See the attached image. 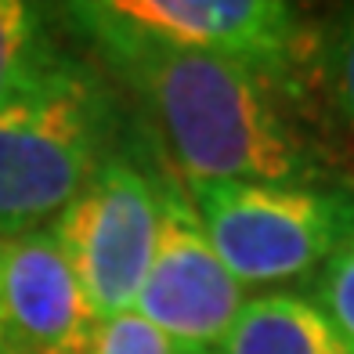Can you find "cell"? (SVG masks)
<instances>
[{
    "mask_svg": "<svg viewBox=\"0 0 354 354\" xmlns=\"http://www.w3.org/2000/svg\"><path fill=\"white\" fill-rule=\"evenodd\" d=\"M0 311L19 354H73L98 315L55 228L0 235Z\"/></svg>",
    "mask_w": 354,
    "mask_h": 354,
    "instance_id": "cell-7",
    "label": "cell"
},
{
    "mask_svg": "<svg viewBox=\"0 0 354 354\" xmlns=\"http://www.w3.org/2000/svg\"><path fill=\"white\" fill-rule=\"evenodd\" d=\"M246 300L206 239L188 188L167 170L159 239L134 311L167 336L174 354H217Z\"/></svg>",
    "mask_w": 354,
    "mask_h": 354,
    "instance_id": "cell-6",
    "label": "cell"
},
{
    "mask_svg": "<svg viewBox=\"0 0 354 354\" xmlns=\"http://www.w3.org/2000/svg\"><path fill=\"white\" fill-rule=\"evenodd\" d=\"M69 22L105 69L141 102L174 174L210 181H329L289 102L253 73L217 55L159 40L109 4H69Z\"/></svg>",
    "mask_w": 354,
    "mask_h": 354,
    "instance_id": "cell-1",
    "label": "cell"
},
{
    "mask_svg": "<svg viewBox=\"0 0 354 354\" xmlns=\"http://www.w3.org/2000/svg\"><path fill=\"white\" fill-rule=\"evenodd\" d=\"M308 297L354 354V235L322 264V271L311 279Z\"/></svg>",
    "mask_w": 354,
    "mask_h": 354,
    "instance_id": "cell-11",
    "label": "cell"
},
{
    "mask_svg": "<svg viewBox=\"0 0 354 354\" xmlns=\"http://www.w3.org/2000/svg\"><path fill=\"white\" fill-rule=\"evenodd\" d=\"M318 84L333 112L354 134V11L326 33H318Z\"/></svg>",
    "mask_w": 354,
    "mask_h": 354,
    "instance_id": "cell-10",
    "label": "cell"
},
{
    "mask_svg": "<svg viewBox=\"0 0 354 354\" xmlns=\"http://www.w3.org/2000/svg\"><path fill=\"white\" fill-rule=\"evenodd\" d=\"M127 145L120 94L58 47L0 105V235L51 228Z\"/></svg>",
    "mask_w": 354,
    "mask_h": 354,
    "instance_id": "cell-2",
    "label": "cell"
},
{
    "mask_svg": "<svg viewBox=\"0 0 354 354\" xmlns=\"http://www.w3.org/2000/svg\"><path fill=\"white\" fill-rule=\"evenodd\" d=\"M185 188L214 253L246 293L315 279L354 235V185L336 177L275 185L210 181Z\"/></svg>",
    "mask_w": 354,
    "mask_h": 354,
    "instance_id": "cell-3",
    "label": "cell"
},
{
    "mask_svg": "<svg viewBox=\"0 0 354 354\" xmlns=\"http://www.w3.org/2000/svg\"><path fill=\"white\" fill-rule=\"evenodd\" d=\"M112 8L159 40L253 73L286 102L318 80V29L282 0H112Z\"/></svg>",
    "mask_w": 354,
    "mask_h": 354,
    "instance_id": "cell-5",
    "label": "cell"
},
{
    "mask_svg": "<svg viewBox=\"0 0 354 354\" xmlns=\"http://www.w3.org/2000/svg\"><path fill=\"white\" fill-rule=\"evenodd\" d=\"M73 354H174L170 340L138 311H123L94 322L84 347Z\"/></svg>",
    "mask_w": 354,
    "mask_h": 354,
    "instance_id": "cell-12",
    "label": "cell"
},
{
    "mask_svg": "<svg viewBox=\"0 0 354 354\" xmlns=\"http://www.w3.org/2000/svg\"><path fill=\"white\" fill-rule=\"evenodd\" d=\"M55 51L58 44L47 33V19L40 8L0 0V105Z\"/></svg>",
    "mask_w": 354,
    "mask_h": 354,
    "instance_id": "cell-9",
    "label": "cell"
},
{
    "mask_svg": "<svg viewBox=\"0 0 354 354\" xmlns=\"http://www.w3.org/2000/svg\"><path fill=\"white\" fill-rule=\"evenodd\" d=\"M217 354H351L308 293L268 289L246 300Z\"/></svg>",
    "mask_w": 354,
    "mask_h": 354,
    "instance_id": "cell-8",
    "label": "cell"
},
{
    "mask_svg": "<svg viewBox=\"0 0 354 354\" xmlns=\"http://www.w3.org/2000/svg\"><path fill=\"white\" fill-rule=\"evenodd\" d=\"M163 174L127 145L51 224L98 318L134 311L159 239Z\"/></svg>",
    "mask_w": 354,
    "mask_h": 354,
    "instance_id": "cell-4",
    "label": "cell"
},
{
    "mask_svg": "<svg viewBox=\"0 0 354 354\" xmlns=\"http://www.w3.org/2000/svg\"><path fill=\"white\" fill-rule=\"evenodd\" d=\"M0 354H19V347H15L11 333H8V322H4V311H0Z\"/></svg>",
    "mask_w": 354,
    "mask_h": 354,
    "instance_id": "cell-13",
    "label": "cell"
}]
</instances>
